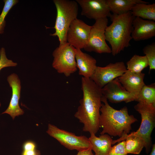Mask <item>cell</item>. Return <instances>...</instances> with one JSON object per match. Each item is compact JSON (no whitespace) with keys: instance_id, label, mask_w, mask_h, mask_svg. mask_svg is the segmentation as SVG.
<instances>
[{"instance_id":"1","label":"cell","mask_w":155,"mask_h":155,"mask_svg":"<svg viewBox=\"0 0 155 155\" xmlns=\"http://www.w3.org/2000/svg\"><path fill=\"white\" fill-rule=\"evenodd\" d=\"M81 87L83 98L80 101V105L74 116L83 124V131L96 134L100 128L101 88L90 78L83 77L82 78Z\"/></svg>"},{"instance_id":"2","label":"cell","mask_w":155,"mask_h":155,"mask_svg":"<svg viewBox=\"0 0 155 155\" xmlns=\"http://www.w3.org/2000/svg\"><path fill=\"white\" fill-rule=\"evenodd\" d=\"M102 102L99 124L102 130L100 134L120 137L129 134L132 124L137 120L133 115H129L127 107L124 106L119 110L114 109L103 95Z\"/></svg>"},{"instance_id":"3","label":"cell","mask_w":155,"mask_h":155,"mask_svg":"<svg viewBox=\"0 0 155 155\" xmlns=\"http://www.w3.org/2000/svg\"><path fill=\"white\" fill-rule=\"evenodd\" d=\"M110 18L112 23L107 26L105 36L111 46L112 54L115 56L130 46L134 17L129 11L120 15L111 14Z\"/></svg>"},{"instance_id":"4","label":"cell","mask_w":155,"mask_h":155,"mask_svg":"<svg viewBox=\"0 0 155 155\" xmlns=\"http://www.w3.org/2000/svg\"><path fill=\"white\" fill-rule=\"evenodd\" d=\"M57 9V16L54 28L55 32L51 34L57 36L59 44L67 42V34L72 22L77 18L78 11V3L75 1L54 0Z\"/></svg>"},{"instance_id":"5","label":"cell","mask_w":155,"mask_h":155,"mask_svg":"<svg viewBox=\"0 0 155 155\" xmlns=\"http://www.w3.org/2000/svg\"><path fill=\"white\" fill-rule=\"evenodd\" d=\"M134 108L141 115V122L137 131L130 133L139 136L144 139L146 152L148 154L152 145L151 135L155 126V105L138 103L135 105Z\"/></svg>"},{"instance_id":"6","label":"cell","mask_w":155,"mask_h":155,"mask_svg":"<svg viewBox=\"0 0 155 155\" xmlns=\"http://www.w3.org/2000/svg\"><path fill=\"white\" fill-rule=\"evenodd\" d=\"M76 50L67 42L59 44L54 50L52 66L58 73L68 77L76 71Z\"/></svg>"},{"instance_id":"7","label":"cell","mask_w":155,"mask_h":155,"mask_svg":"<svg viewBox=\"0 0 155 155\" xmlns=\"http://www.w3.org/2000/svg\"><path fill=\"white\" fill-rule=\"evenodd\" d=\"M48 126L47 133L67 149L78 151L91 148L89 138L86 136L76 135L73 133L60 129L51 124H49Z\"/></svg>"},{"instance_id":"8","label":"cell","mask_w":155,"mask_h":155,"mask_svg":"<svg viewBox=\"0 0 155 155\" xmlns=\"http://www.w3.org/2000/svg\"><path fill=\"white\" fill-rule=\"evenodd\" d=\"M108 22L107 18L95 20L92 26L88 43L84 48L85 50L98 53H111V49L106 43L105 36Z\"/></svg>"},{"instance_id":"9","label":"cell","mask_w":155,"mask_h":155,"mask_svg":"<svg viewBox=\"0 0 155 155\" xmlns=\"http://www.w3.org/2000/svg\"><path fill=\"white\" fill-rule=\"evenodd\" d=\"M127 70L123 61L110 63L104 67L97 66L90 79L102 88L113 80L122 75Z\"/></svg>"},{"instance_id":"10","label":"cell","mask_w":155,"mask_h":155,"mask_svg":"<svg viewBox=\"0 0 155 155\" xmlns=\"http://www.w3.org/2000/svg\"><path fill=\"white\" fill-rule=\"evenodd\" d=\"M92 26L77 18L70 24L67 34V42L76 49H84L87 44Z\"/></svg>"},{"instance_id":"11","label":"cell","mask_w":155,"mask_h":155,"mask_svg":"<svg viewBox=\"0 0 155 155\" xmlns=\"http://www.w3.org/2000/svg\"><path fill=\"white\" fill-rule=\"evenodd\" d=\"M81 8V14L95 20L111 15L106 0H76Z\"/></svg>"},{"instance_id":"12","label":"cell","mask_w":155,"mask_h":155,"mask_svg":"<svg viewBox=\"0 0 155 155\" xmlns=\"http://www.w3.org/2000/svg\"><path fill=\"white\" fill-rule=\"evenodd\" d=\"M102 95L110 102L128 103L135 101V96L127 91L118 78L113 80L101 88Z\"/></svg>"},{"instance_id":"13","label":"cell","mask_w":155,"mask_h":155,"mask_svg":"<svg viewBox=\"0 0 155 155\" xmlns=\"http://www.w3.org/2000/svg\"><path fill=\"white\" fill-rule=\"evenodd\" d=\"M7 80L11 88L12 95L8 106L1 114H8L13 120L16 117L24 113V110L20 108L19 103L21 88V81L18 75L14 73L7 77Z\"/></svg>"},{"instance_id":"14","label":"cell","mask_w":155,"mask_h":155,"mask_svg":"<svg viewBox=\"0 0 155 155\" xmlns=\"http://www.w3.org/2000/svg\"><path fill=\"white\" fill-rule=\"evenodd\" d=\"M132 39L135 41L144 40L155 36V22L134 17L132 22Z\"/></svg>"},{"instance_id":"15","label":"cell","mask_w":155,"mask_h":155,"mask_svg":"<svg viewBox=\"0 0 155 155\" xmlns=\"http://www.w3.org/2000/svg\"><path fill=\"white\" fill-rule=\"evenodd\" d=\"M145 75L142 72L135 73L127 70L118 78L126 90L136 97L145 84L144 81Z\"/></svg>"},{"instance_id":"16","label":"cell","mask_w":155,"mask_h":155,"mask_svg":"<svg viewBox=\"0 0 155 155\" xmlns=\"http://www.w3.org/2000/svg\"><path fill=\"white\" fill-rule=\"evenodd\" d=\"M75 59L79 75L90 78L97 66L96 59L88 54L83 52L81 49H76Z\"/></svg>"},{"instance_id":"17","label":"cell","mask_w":155,"mask_h":155,"mask_svg":"<svg viewBox=\"0 0 155 155\" xmlns=\"http://www.w3.org/2000/svg\"><path fill=\"white\" fill-rule=\"evenodd\" d=\"M90 134L89 139L94 155H107L111 148L113 141L110 136L104 134L97 137L94 133Z\"/></svg>"},{"instance_id":"18","label":"cell","mask_w":155,"mask_h":155,"mask_svg":"<svg viewBox=\"0 0 155 155\" xmlns=\"http://www.w3.org/2000/svg\"><path fill=\"white\" fill-rule=\"evenodd\" d=\"M125 141V149L128 154H138L145 146V142L141 137L130 133L113 140L112 144L117 142Z\"/></svg>"},{"instance_id":"19","label":"cell","mask_w":155,"mask_h":155,"mask_svg":"<svg viewBox=\"0 0 155 155\" xmlns=\"http://www.w3.org/2000/svg\"><path fill=\"white\" fill-rule=\"evenodd\" d=\"M110 12L120 15L131 11L133 6L138 3H149L141 0H106Z\"/></svg>"},{"instance_id":"20","label":"cell","mask_w":155,"mask_h":155,"mask_svg":"<svg viewBox=\"0 0 155 155\" xmlns=\"http://www.w3.org/2000/svg\"><path fill=\"white\" fill-rule=\"evenodd\" d=\"M134 17L143 19L155 21V3H138L135 4L131 11Z\"/></svg>"},{"instance_id":"21","label":"cell","mask_w":155,"mask_h":155,"mask_svg":"<svg viewBox=\"0 0 155 155\" xmlns=\"http://www.w3.org/2000/svg\"><path fill=\"white\" fill-rule=\"evenodd\" d=\"M135 101L138 103L155 105V83L145 84L136 97Z\"/></svg>"},{"instance_id":"22","label":"cell","mask_w":155,"mask_h":155,"mask_svg":"<svg viewBox=\"0 0 155 155\" xmlns=\"http://www.w3.org/2000/svg\"><path fill=\"white\" fill-rule=\"evenodd\" d=\"M127 70L135 73H140L149 66L147 59L145 55L135 54L126 63Z\"/></svg>"},{"instance_id":"23","label":"cell","mask_w":155,"mask_h":155,"mask_svg":"<svg viewBox=\"0 0 155 155\" xmlns=\"http://www.w3.org/2000/svg\"><path fill=\"white\" fill-rule=\"evenodd\" d=\"M143 51L148 61L150 73L151 70L155 69V43L146 45L143 49Z\"/></svg>"},{"instance_id":"24","label":"cell","mask_w":155,"mask_h":155,"mask_svg":"<svg viewBox=\"0 0 155 155\" xmlns=\"http://www.w3.org/2000/svg\"><path fill=\"white\" fill-rule=\"evenodd\" d=\"M4 5L0 15V34L2 33L5 25V18L9 10L18 2L17 0H5L3 1Z\"/></svg>"},{"instance_id":"25","label":"cell","mask_w":155,"mask_h":155,"mask_svg":"<svg viewBox=\"0 0 155 155\" xmlns=\"http://www.w3.org/2000/svg\"><path fill=\"white\" fill-rule=\"evenodd\" d=\"M17 64V63L8 59L6 55L5 49L2 47L0 50V71L4 67H15Z\"/></svg>"},{"instance_id":"26","label":"cell","mask_w":155,"mask_h":155,"mask_svg":"<svg viewBox=\"0 0 155 155\" xmlns=\"http://www.w3.org/2000/svg\"><path fill=\"white\" fill-rule=\"evenodd\" d=\"M127 154L125 149V141L123 140L112 146L107 155H127Z\"/></svg>"},{"instance_id":"27","label":"cell","mask_w":155,"mask_h":155,"mask_svg":"<svg viewBox=\"0 0 155 155\" xmlns=\"http://www.w3.org/2000/svg\"><path fill=\"white\" fill-rule=\"evenodd\" d=\"M36 144L32 141H28L25 142L23 144V150H34L36 149Z\"/></svg>"},{"instance_id":"28","label":"cell","mask_w":155,"mask_h":155,"mask_svg":"<svg viewBox=\"0 0 155 155\" xmlns=\"http://www.w3.org/2000/svg\"><path fill=\"white\" fill-rule=\"evenodd\" d=\"M76 155H94L91 148L78 151Z\"/></svg>"},{"instance_id":"29","label":"cell","mask_w":155,"mask_h":155,"mask_svg":"<svg viewBox=\"0 0 155 155\" xmlns=\"http://www.w3.org/2000/svg\"><path fill=\"white\" fill-rule=\"evenodd\" d=\"M39 151L36 149L34 150H23L22 155H36Z\"/></svg>"},{"instance_id":"30","label":"cell","mask_w":155,"mask_h":155,"mask_svg":"<svg viewBox=\"0 0 155 155\" xmlns=\"http://www.w3.org/2000/svg\"><path fill=\"white\" fill-rule=\"evenodd\" d=\"M151 150V151L149 155H155V144L152 145Z\"/></svg>"},{"instance_id":"31","label":"cell","mask_w":155,"mask_h":155,"mask_svg":"<svg viewBox=\"0 0 155 155\" xmlns=\"http://www.w3.org/2000/svg\"><path fill=\"white\" fill-rule=\"evenodd\" d=\"M36 155H41L40 151L39 150L38 152V153H37Z\"/></svg>"},{"instance_id":"32","label":"cell","mask_w":155,"mask_h":155,"mask_svg":"<svg viewBox=\"0 0 155 155\" xmlns=\"http://www.w3.org/2000/svg\"><path fill=\"white\" fill-rule=\"evenodd\" d=\"M1 102H0V107H1Z\"/></svg>"}]
</instances>
